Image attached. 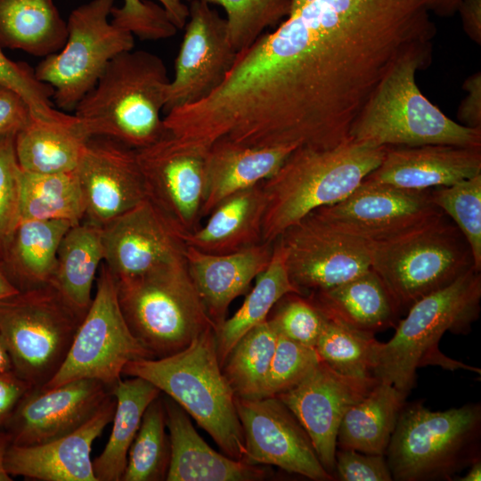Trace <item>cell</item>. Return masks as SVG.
Wrapping results in <instances>:
<instances>
[{"mask_svg": "<svg viewBox=\"0 0 481 481\" xmlns=\"http://www.w3.org/2000/svg\"><path fill=\"white\" fill-rule=\"evenodd\" d=\"M110 16L114 25L142 40L166 39L177 31L163 7L149 1L124 0L121 7L112 8Z\"/></svg>", "mask_w": 481, "mask_h": 481, "instance_id": "cell-46", "label": "cell"}, {"mask_svg": "<svg viewBox=\"0 0 481 481\" xmlns=\"http://www.w3.org/2000/svg\"><path fill=\"white\" fill-rule=\"evenodd\" d=\"M267 320L279 334L314 347L326 318L306 296L289 293L274 305Z\"/></svg>", "mask_w": 481, "mask_h": 481, "instance_id": "cell-42", "label": "cell"}, {"mask_svg": "<svg viewBox=\"0 0 481 481\" xmlns=\"http://www.w3.org/2000/svg\"><path fill=\"white\" fill-rule=\"evenodd\" d=\"M481 406L430 411L404 403L387 452L393 480H454L480 460Z\"/></svg>", "mask_w": 481, "mask_h": 481, "instance_id": "cell-7", "label": "cell"}, {"mask_svg": "<svg viewBox=\"0 0 481 481\" xmlns=\"http://www.w3.org/2000/svg\"><path fill=\"white\" fill-rule=\"evenodd\" d=\"M116 399L112 428L102 452L93 461L97 481H121L127 453L149 404L160 390L140 377L120 379L110 387Z\"/></svg>", "mask_w": 481, "mask_h": 481, "instance_id": "cell-33", "label": "cell"}, {"mask_svg": "<svg viewBox=\"0 0 481 481\" xmlns=\"http://www.w3.org/2000/svg\"><path fill=\"white\" fill-rule=\"evenodd\" d=\"M334 478L341 481L393 480L385 455L339 449L335 455Z\"/></svg>", "mask_w": 481, "mask_h": 481, "instance_id": "cell-47", "label": "cell"}, {"mask_svg": "<svg viewBox=\"0 0 481 481\" xmlns=\"http://www.w3.org/2000/svg\"><path fill=\"white\" fill-rule=\"evenodd\" d=\"M84 314L51 284L0 299V332L13 371L42 387L62 365Z\"/></svg>", "mask_w": 481, "mask_h": 481, "instance_id": "cell-10", "label": "cell"}, {"mask_svg": "<svg viewBox=\"0 0 481 481\" xmlns=\"http://www.w3.org/2000/svg\"><path fill=\"white\" fill-rule=\"evenodd\" d=\"M164 110L199 102L217 89L236 60L226 20L202 0H191Z\"/></svg>", "mask_w": 481, "mask_h": 481, "instance_id": "cell-17", "label": "cell"}, {"mask_svg": "<svg viewBox=\"0 0 481 481\" xmlns=\"http://www.w3.org/2000/svg\"><path fill=\"white\" fill-rule=\"evenodd\" d=\"M481 273L469 268L450 285L430 293L408 308L398 321L394 336L381 343L373 376L409 395L418 368L434 364L450 370L479 369L446 357L438 349L444 334H467L478 319Z\"/></svg>", "mask_w": 481, "mask_h": 481, "instance_id": "cell-5", "label": "cell"}, {"mask_svg": "<svg viewBox=\"0 0 481 481\" xmlns=\"http://www.w3.org/2000/svg\"><path fill=\"white\" fill-rule=\"evenodd\" d=\"M12 444L10 435L5 430H0V481H10L12 477L4 468V458L9 446Z\"/></svg>", "mask_w": 481, "mask_h": 481, "instance_id": "cell-54", "label": "cell"}, {"mask_svg": "<svg viewBox=\"0 0 481 481\" xmlns=\"http://www.w3.org/2000/svg\"><path fill=\"white\" fill-rule=\"evenodd\" d=\"M104 259L102 227L86 220L72 225L63 236L51 281L61 297L86 314L99 265Z\"/></svg>", "mask_w": 481, "mask_h": 481, "instance_id": "cell-34", "label": "cell"}, {"mask_svg": "<svg viewBox=\"0 0 481 481\" xmlns=\"http://www.w3.org/2000/svg\"><path fill=\"white\" fill-rule=\"evenodd\" d=\"M276 240L289 277L303 295L338 286L371 269L368 243L332 228L313 212Z\"/></svg>", "mask_w": 481, "mask_h": 481, "instance_id": "cell-14", "label": "cell"}, {"mask_svg": "<svg viewBox=\"0 0 481 481\" xmlns=\"http://www.w3.org/2000/svg\"><path fill=\"white\" fill-rule=\"evenodd\" d=\"M123 375L152 383L207 431L225 455L243 461V431L235 395L218 361L215 329L174 355L128 363Z\"/></svg>", "mask_w": 481, "mask_h": 481, "instance_id": "cell-6", "label": "cell"}, {"mask_svg": "<svg viewBox=\"0 0 481 481\" xmlns=\"http://www.w3.org/2000/svg\"><path fill=\"white\" fill-rule=\"evenodd\" d=\"M320 361L314 347L300 344L279 334L263 397L277 396L293 387Z\"/></svg>", "mask_w": 481, "mask_h": 481, "instance_id": "cell-43", "label": "cell"}, {"mask_svg": "<svg viewBox=\"0 0 481 481\" xmlns=\"http://www.w3.org/2000/svg\"><path fill=\"white\" fill-rule=\"evenodd\" d=\"M379 382L340 374L320 361L279 398L304 428L323 468L334 477L337 436L346 411Z\"/></svg>", "mask_w": 481, "mask_h": 481, "instance_id": "cell-18", "label": "cell"}, {"mask_svg": "<svg viewBox=\"0 0 481 481\" xmlns=\"http://www.w3.org/2000/svg\"><path fill=\"white\" fill-rule=\"evenodd\" d=\"M462 0H428L431 13L442 18L453 16Z\"/></svg>", "mask_w": 481, "mask_h": 481, "instance_id": "cell-53", "label": "cell"}, {"mask_svg": "<svg viewBox=\"0 0 481 481\" xmlns=\"http://www.w3.org/2000/svg\"><path fill=\"white\" fill-rule=\"evenodd\" d=\"M165 10L170 21L177 28L183 29L188 19L189 7L185 2L191 0H158Z\"/></svg>", "mask_w": 481, "mask_h": 481, "instance_id": "cell-52", "label": "cell"}, {"mask_svg": "<svg viewBox=\"0 0 481 481\" xmlns=\"http://www.w3.org/2000/svg\"><path fill=\"white\" fill-rule=\"evenodd\" d=\"M0 85L17 93L28 104L34 118L59 120L68 114L54 108L53 88L37 79L27 63L13 61L0 48Z\"/></svg>", "mask_w": 481, "mask_h": 481, "instance_id": "cell-44", "label": "cell"}, {"mask_svg": "<svg viewBox=\"0 0 481 481\" xmlns=\"http://www.w3.org/2000/svg\"><path fill=\"white\" fill-rule=\"evenodd\" d=\"M305 296L326 319L371 334L395 327L401 314L371 269L342 284Z\"/></svg>", "mask_w": 481, "mask_h": 481, "instance_id": "cell-28", "label": "cell"}, {"mask_svg": "<svg viewBox=\"0 0 481 481\" xmlns=\"http://www.w3.org/2000/svg\"><path fill=\"white\" fill-rule=\"evenodd\" d=\"M235 406L244 436V461L276 466L314 481L335 480L304 428L279 398L235 396Z\"/></svg>", "mask_w": 481, "mask_h": 481, "instance_id": "cell-16", "label": "cell"}, {"mask_svg": "<svg viewBox=\"0 0 481 481\" xmlns=\"http://www.w3.org/2000/svg\"><path fill=\"white\" fill-rule=\"evenodd\" d=\"M436 35L428 0H292L191 110L213 137L334 147L388 71Z\"/></svg>", "mask_w": 481, "mask_h": 481, "instance_id": "cell-1", "label": "cell"}, {"mask_svg": "<svg viewBox=\"0 0 481 481\" xmlns=\"http://www.w3.org/2000/svg\"><path fill=\"white\" fill-rule=\"evenodd\" d=\"M313 213L332 228L371 244L443 212L432 201L430 190H406L363 180L342 200Z\"/></svg>", "mask_w": 481, "mask_h": 481, "instance_id": "cell-15", "label": "cell"}, {"mask_svg": "<svg viewBox=\"0 0 481 481\" xmlns=\"http://www.w3.org/2000/svg\"><path fill=\"white\" fill-rule=\"evenodd\" d=\"M462 88L466 96L461 102L457 118L460 124L471 127L481 128V73L469 75L463 82Z\"/></svg>", "mask_w": 481, "mask_h": 481, "instance_id": "cell-50", "label": "cell"}, {"mask_svg": "<svg viewBox=\"0 0 481 481\" xmlns=\"http://www.w3.org/2000/svg\"><path fill=\"white\" fill-rule=\"evenodd\" d=\"M380 342L374 334L326 319L314 346L320 360L337 372L355 377H374Z\"/></svg>", "mask_w": 481, "mask_h": 481, "instance_id": "cell-38", "label": "cell"}, {"mask_svg": "<svg viewBox=\"0 0 481 481\" xmlns=\"http://www.w3.org/2000/svg\"><path fill=\"white\" fill-rule=\"evenodd\" d=\"M183 236L146 199L102 228L104 264L116 280L144 273L184 257Z\"/></svg>", "mask_w": 481, "mask_h": 481, "instance_id": "cell-20", "label": "cell"}, {"mask_svg": "<svg viewBox=\"0 0 481 481\" xmlns=\"http://www.w3.org/2000/svg\"><path fill=\"white\" fill-rule=\"evenodd\" d=\"M118 303L133 335L152 358L174 355L209 329L185 258L116 280Z\"/></svg>", "mask_w": 481, "mask_h": 481, "instance_id": "cell-8", "label": "cell"}, {"mask_svg": "<svg viewBox=\"0 0 481 481\" xmlns=\"http://www.w3.org/2000/svg\"><path fill=\"white\" fill-rule=\"evenodd\" d=\"M86 221L103 227L146 200L136 150L92 136L76 168Z\"/></svg>", "mask_w": 481, "mask_h": 481, "instance_id": "cell-19", "label": "cell"}, {"mask_svg": "<svg viewBox=\"0 0 481 481\" xmlns=\"http://www.w3.org/2000/svg\"><path fill=\"white\" fill-rule=\"evenodd\" d=\"M110 395V387L89 379L54 387H32L19 403L4 430L15 445L53 440L82 426Z\"/></svg>", "mask_w": 481, "mask_h": 481, "instance_id": "cell-21", "label": "cell"}, {"mask_svg": "<svg viewBox=\"0 0 481 481\" xmlns=\"http://www.w3.org/2000/svg\"><path fill=\"white\" fill-rule=\"evenodd\" d=\"M170 79L163 60L129 50L113 58L75 115L92 136H106L142 149L167 134L160 113Z\"/></svg>", "mask_w": 481, "mask_h": 481, "instance_id": "cell-4", "label": "cell"}, {"mask_svg": "<svg viewBox=\"0 0 481 481\" xmlns=\"http://www.w3.org/2000/svg\"><path fill=\"white\" fill-rule=\"evenodd\" d=\"M67 21L53 0H0V48L46 57L60 51Z\"/></svg>", "mask_w": 481, "mask_h": 481, "instance_id": "cell-32", "label": "cell"}, {"mask_svg": "<svg viewBox=\"0 0 481 481\" xmlns=\"http://www.w3.org/2000/svg\"><path fill=\"white\" fill-rule=\"evenodd\" d=\"M115 407L110 393L97 412L72 432L41 444H11L4 458L7 473L41 481H97L92 446L111 422Z\"/></svg>", "mask_w": 481, "mask_h": 481, "instance_id": "cell-22", "label": "cell"}, {"mask_svg": "<svg viewBox=\"0 0 481 481\" xmlns=\"http://www.w3.org/2000/svg\"><path fill=\"white\" fill-rule=\"evenodd\" d=\"M369 246L371 269L380 278L401 313L474 266L465 237L444 212Z\"/></svg>", "mask_w": 481, "mask_h": 481, "instance_id": "cell-9", "label": "cell"}, {"mask_svg": "<svg viewBox=\"0 0 481 481\" xmlns=\"http://www.w3.org/2000/svg\"><path fill=\"white\" fill-rule=\"evenodd\" d=\"M273 249V242L265 241L228 254L186 247L189 274L216 329L226 319L231 303L246 294L253 280L266 268Z\"/></svg>", "mask_w": 481, "mask_h": 481, "instance_id": "cell-24", "label": "cell"}, {"mask_svg": "<svg viewBox=\"0 0 481 481\" xmlns=\"http://www.w3.org/2000/svg\"><path fill=\"white\" fill-rule=\"evenodd\" d=\"M96 285V294L62 365L42 387L89 379L110 388L121 379L128 363L152 358L129 329L118 303L116 279L105 264Z\"/></svg>", "mask_w": 481, "mask_h": 481, "instance_id": "cell-12", "label": "cell"}, {"mask_svg": "<svg viewBox=\"0 0 481 481\" xmlns=\"http://www.w3.org/2000/svg\"><path fill=\"white\" fill-rule=\"evenodd\" d=\"M20 290L9 279L2 263L0 262V299L13 295Z\"/></svg>", "mask_w": 481, "mask_h": 481, "instance_id": "cell-55", "label": "cell"}, {"mask_svg": "<svg viewBox=\"0 0 481 481\" xmlns=\"http://www.w3.org/2000/svg\"><path fill=\"white\" fill-rule=\"evenodd\" d=\"M161 394L147 407L127 453L121 481L166 480L170 447Z\"/></svg>", "mask_w": 481, "mask_h": 481, "instance_id": "cell-39", "label": "cell"}, {"mask_svg": "<svg viewBox=\"0 0 481 481\" xmlns=\"http://www.w3.org/2000/svg\"><path fill=\"white\" fill-rule=\"evenodd\" d=\"M170 447L167 481H257L265 468L235 460L212 449L198 434L189 415L163 396Z\"/></svg>", "mask_w": 481, "mask_h": 481, "instance_id": "cell-25", "label": "cell"}, {"mask_svg": "<svg viewBox=\"0 0 481 481\" xmlns=\"http://www.w3.org/2000/svg\"><path fill=\"white\" fill-rule=\"evenodd\" d=\"M385 151L352 140L330 148L298 147L262 183L263 241L273 242L309 213L345 199L380 164Z\"/></svg>", "mask_w": 481, "mask_h": 481, "instance_id": "cell-2", "label": "cell"}, {"mask_svg": "<svg viewBox=\"0 0 481 481\" xmlns=\"http://www.w3.org/2000/svg\"><path fill=\"white\" fill-rule=\"evenodd\" d=\"M16 134L0 135V262L20 220V167L15 152Z\"/></svg>", "mask_w": 481, "mask_h": 481, "instance_id": "cell-45", "label": "cell"}, {"mask_svg": "<svg viewBox=\"0 0 481 481\" xmlns=\"http://www.w3.org/2000/svg\"><path fill=\"white\" fill-rule=\"evenodd\" d=\"M19 212L20 219L81 223L85 205L76 169L35 173L20 168Z\"/></svg>", "mask_w": 481, "mask_h": 481, "instance_id": "cell-36", "label": "cell"}, {"mask_svg": "<svg viewBox=\"0 0 481 481\" xmlns=\"http://www.w3.org/2000/svg\"><path fill=\"white\" fill-rule=\"evenodd\" d=\"M225 12L229 41L236 53L251 45L269 28L289 14L292 0H202Z\"/></svg>", "mask_w": 481, "mask_h": 481, "instance_id": "cell-40", "label": "cell"}, {"mask_svg": "<svg viewBox=\"0 0 481 481\" xmlns=\"http://www.w3.org/2000/svg\"><path fill=\"white\" fill-rule=\"evenodd\" d=\"M279 333L266 320L242 336L228 354L222 371L235 396L263 397Z\"/></svg>", "mask_w": 481, "mask_h": 481, "instance_id": "cell-37", "label": "cell"}, {"mask_svg": "<svg viewBox=\"0 0 481 481\" xmlns=\"http://www.w3.org/2000/svg\"><path fill=\"white\" fill-rule=\"evenodd\" d=\"M407 395L379 381L345 413L338 432L337 446L385 455Z\"/></svg>", "mask_w": 481, "mask_h": 481, "instance_id": "cell-31", "label": "cell"}, {"mask_svg": "<svg viewBox=\"0 0 481 481\" xmlns=\"http://www.w3.org/2000/svg\"><path fill=\"white\" fill-rule=\"evenodd\" d=\"M467 473L457 478L460 481H479L481 480V461L480 460L475 461L469 467Z\"/></svg>", "mask_w": 481, "mask_h": 481, "instance_id": "cell-57", "label": "cell"}, {"mask_svg": "<svg viewBox=\"0 0 481 481\" xmlns=\"http://www.w3.org/2000/svg\"><path fill=\"white\" fill-rule=\"evenodd\" d=\"M72 225L66 220H19L1 261L19 290L51 283L59 246Z\"/></svg>", "mask_w": 481, "mask_h": 481, "instance_id": "cell-30", "label": "cell"}, {"mask_svg": "<svg viewBox=\"0 0 481 481\" xmlns=\"http://www.w3.org/2000/svg\"><path fill=\"white\" fill-rule=\"evenodd\" d=\"M92 135L75 114L59 120L32 115L15 136V152L22 170L56 173L75 170Z\"/></svg>", "mask_w": 481, "mask_h": 481, "instance_id": "cell-29", "label": "cell"}, {"mask_svg": "<svg viewBox=\"0 0 481 481\" xmlns=\"http://www.w3.org/2000/svg\"><path fill=\"white\" fill-rule=\"evenodd\" d=\"M433 45L401 59L370 97L349 132V139L376 147L449 144L481 148V128L448 118L420 91L418 71L432 61Z\"/></svg>", "mask_w": 481, "mask_h": 481, "instance_id": "cell-3", "label": "cell"}, {"mask_svg": "<svg viewBox=\"0 0 481 481\" xmlns=\"http://www.w3.org/2000/svg\"><path fill=\"white\" fill-rule=\"evenodd\" d=\"M481 174V148L449 144L386 147L363 180L406 190L448 186Z\"/></svg>", "mask_w": 481, "mask_h": 481, "instance_id": "cell-23", "label": "cell"}, {"mask_svg": "<svg viewBox=\"0 0 481 481\" xmlns=\"http://www.w3.org/2000/svg\"><path fill=\"white\" fill-rule=\"evenodd\" d=\"M431 200L456 224L481 271V174L448 186L430 189Z\"/></svg>", "mask_w": 481, "mask_h": 481, "instance_id": "cell-41", "label": "cell"}, {"mask_svg": "<svg viewBox=\"0 0 481 481\" xmlns=\"http://www.w3.org/2000/svg\"><path fill=\"white\" fill-rule=\"evenodd\" d=\"M32 387L13 371L0 372V430H4L19 403Z\"/></svg>", "mask_w": 481, "mask_h": 481, "instance_id": "cell-49", "label": "cell"}, {"mask_svg": "<svg viewBox=\"0 0 481 481\" xmlns=\"http://www.w3.org/2000/svg\"><path fill=\"white\" fill-rule=\"evenodd\" d=\"M114 0H91L74 9L62 48L35 69L38 80L53 88L54 104L75 110L96 85L109 62L134 49V35L109 20Z\"/></svg>", "mask_w": 481, "mask_h": 481, "instance_id": "cell-11", "label": "cell"}, {"mask_svg": "<svg viewBox=\"0 0 481 481\" xmlns=\"http://www.w3.org/2000/svg\"><path fill=\"white\" fill-rule=\"evenodd\" d=\"M255 281V286L247 294L241 306L215 330L216 353L221 367L238 340L249 330L265 322L274 305L283 296L289 293L303 295L289 277L284 254L276 240L273 241L268 265Z\"/></svg>", "mask_w": 481, "mask_h": 481, "instance_id": "cell-35", "label": "cell"}, {"mask_svg": "<svg viewBox=\"0 0 481 481\" xmlns=\"http://www.w3.org/2000/svg\"><path fill=\"white\" fill-rule=\"evenodd\" d=\"M296 145L251 146L222 137L209 147L206 158V188L201 217L222 200L273 176Z\"/></svg>", "mask_w": 481, "mask_h": 481, "instance_id": "cell-26", "label": "cell"}, {"mask_svg": "<svg viewBox=\"0 0 481 481\" xmlns=\"http://www.w3.org/2000/svg\"><path fill=\"white\" fill-rule=\"evenodd\" d=\"M12 363L4 339L0 332V372L12 371Z\"/></svg>", "mask_w": 481, "mask_h": 481, "instance_id": "cell-56", "label": "cell"}, {"mask_svg": "<svg viewBox=\"0 0 481 481\" xmlns=\"http://www.w3.org/2000/svg\"><path fill=\"white\" fill-rule=\"evenodd\" d=\"M30 117L26 102L14 91L0 85V135L17 134Z\"/></svg>", "mask_w": 481, "mask_h": 481, "instance_id": "cell-48", "label": "cell"}, {"mask_svg": "<svg viewBox=\"0 0 481 481\" xmlns=\"http://www.w3.org/2000/svg\"><path fill=\"white\" fill-rule=\"evenodd\" d=\"M465 34L475 44L481 45V0H462L458 7Z\"/></svg>", "mask_w": 481, "mask_h": 481, "instance_id": "cell-51", "label": "cell"}, {"mask_svg": "<svg viewBox=\"0 0 481 481\" xmlns=\"http://www.w3.org/2000/svg\"><path fill=\"white\" fill-rule=\"evenodd\" d=\"M208 149L167 132L136 150L146 199L183 235L202 218Z\"/></svg>", "mask_w": 481, "mask_h": 481, "instance_id": "cell-13", "label": "cell"}, {"mask_svg": "<svg viewBox=\"0 0 481 481\" xmlns=\"http://www.w3.org/2000/svg\"><path fill=\"white\" fill-rule=\"evenodd\" d=\"M266 207L262 183L222 200L203 225L183 236L186 246L210 254H228L263 242Z\"/></svg>", "mask_w": 481, "mask_h": 481, "instance_id": "cell-27", "label": "cell"}]
</instances>
